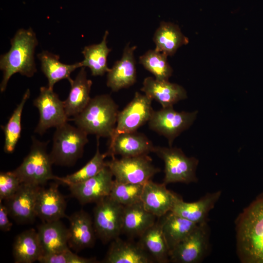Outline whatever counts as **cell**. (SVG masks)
<instances>
[{
	"mask_svg": "<svg viewBox=\"0 0 263 263\" xmlns=\"http://www.w3.org/2000/svg\"><path fill=\"white\" fill-rule=\"evenodd\" d=\"M153 41L155 49L168 56H173L178 49L188 43L179 26L173 23L161 21L154 33Z\"/></svg>",
	"mask_w": 263,
	"mask_h": 263,
	"instance_id": "28",
	"label": "cell"
},
{
	"mask_svg": "<svg viewBox=\"0 0 263 263\" xmlns=\"http://www.w3.org/2000/svg\"><path fill=\"white\" fill-rule=\"evenodd\" d=\"M139 238L137 243L153 262L166 263L170 261V250L164 237L160 221L156 222Z\"/></svg>",
	"mask_w": 263,
	"mask_h": 263,
	"instance_id": "26",
	"label": "cell"
},
{
	"mask_svg": "<svg viewBox=\"0 0 263 263\" xmlns=\"http://www.w3.org/2000/svg\"><path fill=\"white\" fill-rule=\"evenodd\" d=\"M34 105L37 108L39 119L35 132L42 135L49 129L57 128L67 122V116L63 101L59 99L53 89L48 87H41L38 96L34 100Z\"/></svg>",
	"mask_w": 263,
	"mask_h": 263,
	"instance_id": "10",
	"label": "cell"
},
{
	"mask_svg": "<svg viewBox=\"0 0 263 263\" xmlns=\"http://www.w3.org/2000/svg\"><path fill=\"white\" fill-rule=\"evenodd\" d=\"M41 63V70L48 82V87L53 89L55 84L59 81L67 79L70 81L71 74L76 69L81 68L80 62L67 64L59 61V56L47 51L38 55Z\"/></svg>",
	"mask_w": 263,
	"mask_h": 263,
	"instance_id": "30",
	"label": "cell"
},
{
	"mask_svg": "<svg viewBox=\"0 0 263 263\" xmlns=\"http://www.w3.org/2000/svg\"><path fill=\"white\" fill-rule=\"evenodd\" d=\"M136 46L125 47L122 56L116 61L107 73V86L113 92L128 88L136 81V70L134 52Z\"/></svg>",
	"mask_w": 263,
	"mask_h": 263,
	"instance_id": "18",
	"label": "cell"
},
{
	"mask_svg": "<svg viewBox=\"0 0 263 263\" xmlns=\"http://www.w3.org/2000/svg\"><path fill=\"white\" fill-rule=\"evenodd\" d=\"M37 232L43 255L56 253L69 248L68 229L60 220L43 222L38 226Z\"/></svg>",
	"mask_w": 263,
	"mask_h": 263,
	"instance_id": "22",
	"label": "cell"
},
{
	"mask_svg": "<svg viewBox=\"0 0 263 263\" xmlns=\"http://www.w3.org/2000/svg\"><path fill=\"white\" fill-rule=\"evenodd\" d=\"M95 204L93 221L95 234L103 243H107L122 233L124 206L109 196Z\"/></svg>",
	"mask_w": 263,
	"mask_h": 263,
	"instance_id": "8",
	"label": "cell"
},
{
	"mask_svg": "<svg viewBox=\"0 0 263 263\" xmlns=\"http://www.w3.org/2000/svg\"><path fill=\"white\" fill-rule=\"evenodd\" d=\"M30 91L28 89L24 93L20 103L17 105L7 123L1 126L5 136L4 151L7 153L14 152L20 137L21 119L24 106L29 98Z\"/></svg>",
	"mask_w": 263,
	"mask_h": 263,
	"instance_id": "33",
	"label": "cell"
},
{
	"mask_svg": "<svg viewBox=\"0 0 263 263\" xmlns=\"http://www.w3.org/2000/svg\"><path fill=\"white\" fill-rule=\"evenodd\" d=\"M180 198L168 189L164 183H156L150 179L144 184L141 200L148 211L160 218L171 211Z\"/></svg>",
	"mask_w": 263,
	"mask_h": 263,
	"instance_id": "15",
	"label": "cell"
},
{
	"mask_svg": "<svg viewBox=\"0 0 263 263\" xmlns=\"http://www.w3.org/2000/svg\"><path fill=\"white\" fill-rule=\"evenodd\" d=\"M144 184L117 182L114 179L109 196L123 206L141 201Z\"/></svg>",
	"mask_w": 263,
	"mask_h": 263,
	"instance_id": "35",
	"label": "cell"
},
{
	"mask_svg": "<svg viewBox=\"0 0 263 263\" xmlns=\"http://www.w3.org/2000/svg\"><path fill=\"white\" fill-rule=\"evenodd\" d=\"M140 90L150 99L159 103L162 108L172 107L187 98V92L181 85L150 76L144 79Z\"/></svg>",
	"mask_w": 263,
	"mask_h": 263,
	"instance_id": "20",
	"label": "cell"
},
{
	"mask_svg": "<svg viewBox=\"0 0 263 263\" xmlns=\"http://www.w3.org/2000/svg\"><path fill=\"white\" fill-rule=\"evenodd\" d=\"M16 263H32L43 255L38 232L31 228L18 235L13 246Z\"/></svg>",
	"mask_w": 263,
	"mask_h": 263,
	"instance_id": "27",
	"label": "cell"
},
{
	"mask_svg": "<svg viewBox=\"0 0 263 263\" xmlns=\"http://www.w3.org/2000/svg\"><path fill=\"white\" fill-rule=\"evenodd\" d=\"M220 190L207 193L199 200L186 202L180 198L170 211L197 225L207 223L209 211L214 207L221 195Z\"/></svg>",
	"mask_w": 263,
	"mask_h": 263,
	"instance_id": "21",
	"label": "cell"
},
{
	"mask_svg": "<svg viewBox=\"0 0 263 263\" xmlns=\"http://www.w3.org/2000/svg\"><path fill=\"white\" fill-rule=\"evenodd\" d=\"M168 56L155 49L150 50L139 58L145 69L151 73L157 80H169L173 70L168 62Z\"/></svg>",
	"mask_w": 263,
	"mask_h": 263,
	"instance_id": "34",
	"label": "cell"
},
{
	"mask_svg": "<svg viewBox=\"0 0 263 263\" xmlns=\"http://www.w3.org/2000/svg\"><path fill=\"white\" fill-rule=\"evenodd\" d=\"M155 153L164 162L165 177L163 183L197 182L196 170L199 160L194 157L187 156L178 148L154 146Z\"/></svg>",
	"mask_w": 263,
	"mask_h": 263,
	"instance_id": "6",
	"label": "cell"
},
{
	"mask_svg": "<svg viewBox=\"0 0 263 263\" xmlns=\"http://www.w3.org/2000/svg\"><path fill=\"white\" fill-rule=\"evenodd\" d=\"M108 35L107 30L100 43L86 46L82 51L84 59L80 62L81 67H88L93 76H102L110 69L107 65V57L112 51L107 45Z\"/></svg>",
	"mask_w": 263,
	"mask_h": 263,
	"instance_id": "31",
	"label": "cell"
},
{
	"mask_svg": "<svg viewBox=\"0 0 263 263\" xmlns=\"http://www.w3.org/2000/svg\"><path fill=\"white\" fill-rule=\"evenodd\" d=\"M66 202L58 189V184H52L48 188L41 187L36 201L37 217L43 222H52L67 217L65 214Z\"/></svg>",
	"mask_w": 263,
	"mask_h": 263,
	"instance_id": "17",
	"label": "cell"
},
{
	"mask_svg": "<svg viewBox=\"0 0 263 263\" xmlns=\"http://www.w3.org/2000/svg\"><path fill=\"white\" fill-rule=\"evenodd\" d=\"M160 218L163 232L170 251L198 225L171 211Z\"/></svg>",
	"mask_w": 263,
	"mask_h": 263,
	"instance_id": "29",
	"label": "cell"
},
{
	"mask_svg": "<svg viewBox=\"0 0 263 263\" xmlns=\"http://www.w3.org/2000/svg\"><path fill=\"white\" fill-rule=\"evenodd\" d=\"M69 82L71 89L67 99L63 101L64 106L67 116L74 117L82 111L90 100L92 81L87 78L85 67H82L75 78Z\"/></svg>",
	"mask_w": 263,
	"mask_h": 263,
	"instance_id": "23",
	"label": "cell"
},
{
	"mask_svg": "<svg viewBox=\"0 0 263 263\" xmlns=\"http://www.w3.org/2000/svg\"><path fill=\"white\" fill-rule=\"evenodd\" d=\"M30 151L21 164L14 170L23 183L42 186L48 180H56L53 174V164L47 152L48 142H42L32 137Z\"/></svg>",
	"mask_w": 263,
	"mask_h": 263,
	"instance_id": "5",
	"label": "cell"
},
{
	"mask_svg": "<svg viewBox=\"0 0 263 263\" xmlns=\"http://www.w3.org/2000/svg\"><path fill=\"white\" fill-rule=\"evenodd\" d=\"M207 223L200 224L169 252V260L175 263H198L208 247Z\"/></svg>",
	"mask_w": 263,
	"mask_h": 263,
	"instance_id": "12",
	"label": "cell"
},
{
	"mask_svg": "<svg viewBox=\"0 0 263 263\" xmlns=\"http://www.w3.org/2000/svg\"><path fill=\"white\" fill-rule=\"evenodd\" d=\"M237 250L244 263H263V194L237 219Z\"/></svg>",
	"mask_w": 263,
	"mask_h": 263,
	"instance_id": "1",
	"label": "cell"
},
{
	"mask_svg": "<svg viewBox=\"0 0 263 263\" xmlns=\"http://www.w3.org/2000/svg\"><path fill=\"white\" fill-rule=\"evenodd\" d=\"M41 186L22 183L18 190L4 200L9 216L19 224L34 222L37 217L35 207Z\"/></svg>",
	"mask_w": 263,
	"mask_h": 263,
	"instance_id": "14",
	"label": "cell"
},
{
	"mask_svg": "<svg viewBox=\"0 0 263 263\" xmlns=\"http://www.w3.org/2000/svg\"><path fill=\"white\" fill-rule=\"evenodd\" d=\"M88 134L67 122L56 128L50 156L53 164L72 166L82 156Z\"/></svg>",
	"mask_w": 263,
	"mask_h": 263,
	"instance_id": "4",
	"label": "cell"
},
{
	"mask_svg": "<svg viewBox=\"0 0 263 263\" xmlns=\"http://www.w3.org/2000/svg\"><path fill=\"white\" fill-rule=\"evenodd\" d=\"M96 152L91 159L78 170L65 177L56 176V180L68 186L78 184L95 176L106 166V162L104 160L108 156V154L100 152L99 137H96Z\"/></svg>",
	"mask_w": 263,
	"mask_h": 263,
	"instance_id": "32",
	"label": "cell"
},
{
	"mask_svg": "<svg viewBox=\"0 0 263 263\" xmlns=\"http://www.w3.org/2000/svg\"><path fill=\"white\" fill-rule=\"evenodd\" d=\"M198 111L177 112L173 106L153 111L148 121L149 128L165 137L169 147L174 139L183 132L188 129L196 118Z\"/></svg>",
	"mask_w": 263,
	"mask_h": 263,
	"instance_id": "9",
	"label": "cell"
},
{
	"mask_svg": "<svg viewBox=\"0 0 263 263\" xmlns=\"http://www.w3.org/2000/svg\"><path fill=\"white\" fill-rule=\"evenodd\" d=\"M103 261L106 263H152L153 261L137 243L118 237L112 241Z\"/></svg>",
	"mask_w": 263,
	"mask_h": 263,
	"instance_id": "24",
	"label": "cell"
},
{
	"mask_svg": "<svg viewBox=\"0 0 263 263\" xmlns=\"http://www.w3.org/2000/svg\"><path fill=\"white\" fill-rule=\"evenodd\" d=\"M106 166L112 172L114 180L119 182L144 184L160 169L155 167L148 154L132 157H112Z\"/></svg>",
	"mask_w": 263,
	"mask_h": 263,
	"instance_id": "7",
	"label": "cell"
},
{
	"mask_svg": "<svg viewBox=\"0 0 263 263\" xmlns=\"http://www.w3.org/2000/svg\"><path fill=\"white\" fill-rule=\"evenodd\" d=\"M9 213L4 203L0 201V229L4 232L11 230L12 224L8 218Z\"/></svg>",
	"mask_w": 263,
	"mask_h": 263,
	"instance_id": "38",
	"label": "cell"
},
{
	"mask_svg": "<svg viewBox=\"0 0 263 263\" xmlns=\"http://www.w3.org/2000/svg\"><path fill=\"white\" fill-rule=\"evenodd\" d=\"M152 101L146 94L136 92L132 101L119 112L115 130L111 138L122 133L136 132L148 122L154 111Z\"/></svg>",
	"mask_w": 263,
	"mask_h": 263,
	"instance_id": "11",
	"label": "cell"
},
{
	"mask_svg": "<svg viewBox=\"0 0 263 263\" xmlns=\"http://www.w3.org/2000/svg\"><path fill=\"white\" fill-rule=\"evenodd\" d=\"M113 174L107 166L95 176L69 186L71 195L80 204L95 203L109 196L113 182Z\"/></svg>",
	"mask_w": 263,
	"mask_h": 263,
	"instance_id": "13",
	"label": "cell"
},
{
	"mask_svg": "<svg viewBox=\"0 0 263 263\" xmlns=\"http://www.w3.org/2000/svg\"><path fill=\"white\" fill-rule=\"evenodd\" d=\"M22 183L14 171L0 172V201L7 200L14 195Z\"/></svg>",
	"mask_w": 263,
	"mask_h": 263,
	"instance_id": "37",
	"label": "cell"
},
{
	"mask_svg": "<svg viewBox=\"0 0 263 263\" xmlns=\"http://www.w3.org/2000/svg\"><path fill=\"white\" fill-rule=\"evenodd\" d=\"M110 139L108 156L116 155L121 157H132L148 154L152 152L154 146L144 134L136 132L122 133Z\"/></svg>",
	"mask_w": 263,
	"mask_h": 263,
	"instance_id": "16",
	"label": "cell"
},
{
	"mask_svg": "<svg viewBox=\"0 0 263 263\" xmlns=\"http://www.w3.org/2000/svg\"><path fill=\"white\" fill-rule=\"evenodd\" d=\"M70 222L68 229V246L79 251L86 248L92 247L95 243V232L89 214L83 210L74 212L67 217Z\"/></svg>",
	"mask_w": 263,
	"mask_h": 263,
	"instance_id": "19",
	"label": "cell"
},
{
	"mask_svg": "<svg viewBox=\"0 0 263 263\" xmlns=\"http://www.w3.org/2000/svg\"><path fill=\"white\" fill-rule=\"evenodd\" d=\"M118 107L109 94L91 98L86 107L73 118L76 127L96 137L113 135L116 125Z\"/></svg>",
	"mask_w": 263,
	"mask_h": 263,
	"instance_id": "3",
	"label": "cell"
},
{
	"mask_svg": "<svg viewBox=\"0 0 263 263\" xmlns=\"http://www.w3.org/2000/svg\"><path fill=\"white\" fill-rule=\"evenodd\" d=\"M10 43L9 51L0 57V69L3 72L1 92L5 91L9 80L15 74L31 77L37 72L34 53L38 41L32 28L18 30Z\"/></svg>",
	"mask_w": 263,
	"mask_h": 263,
	"instance_id": "2",
	"label": "cell"
},
{
	"mask_svg": "<svg viewBox=\"0 0 263 263\" xmlns=\"http://www.w3.org/2000/svg\"><path fill=\"white\" fill-rule=\"evenodd\" d=\"M156 218L144 207L141 201L124 206L122 233L139 237L156 222Z\"/></svg>",
	"mask_w": 263,
	"mask_h": 263,
	"instance_id": "25",
	"label": "cell"
},
{
	"mask_svg": "<svg viewBox=\"0 0 263 263\" xmlns=\"http://www.w3.org/2000/svg\"><path fill=\"white\" fill-rule=\"evenodd\" d=\"M40 263H95L94 258H87L73 253L70 248L50 254L42 255L38 261Z\"/></svg>",
	"mask_w": 263,
	"mask_h": 263,
	"instance_id": "36",
	"label": "cell"
}]
</instances>
